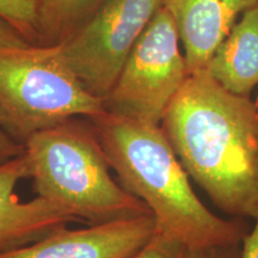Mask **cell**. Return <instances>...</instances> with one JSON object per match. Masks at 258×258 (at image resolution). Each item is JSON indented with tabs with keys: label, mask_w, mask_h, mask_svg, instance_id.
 Wrapping results in <instances>:
<instances>
[{
	"label": "cell",
	"mask_w": 258,
	"mask_h": 258,
	"mask_svg": "<svg viewBox=\"0 0 258 258\" xmlns=\"http://www.w3.org/2000/svg\"><path fill=\"white\" fill-rule=\"evenodd\" d=\"M163 0H104L59 42L85 89L104 101Z\"/></svg>",
	"instance_id": "6"
},
{
	"label": "cell",
	"mask_w": 258,
	"mask_h": 258,
	"mask_svg": "<svg viewBox=\"0 0 258 258\" xmlns=\"http://www.w3.org/2000/svg\"><path fill=\"white\" fill-rule=\"evenodd\" d=\"M89 120L120 184L153 213L156 231L189 249L243 243L249 222L226 220L200 201L160 124L108 111Z\"/></svg>",
	"instance_id": "2"
},
{
	"label": "cell",
	"mask_w": 258,
	"mask_h": 258,
	"mask_svg": "<svg viewBox=\"0 0 258 258\" xmlns=\"http://www.w3.org/2000/svg\"><path fill=\"white\" fill-rule=\"evenodd\" d=\"M0 19L28 41L38 38L36 0H0Z\"/></svg>",
	"instance_id": "12"
},
{
	"label": "cell",
	"mask_w": 258,
	"mask_h": 258,
	"mask_svg": "<svg viewBox=\"0 0 258 258\" xmlns=\"http://www.w3.org/2000/svg\"><path fill=\"white\" fill-rule=\"evenodd\" d=\"M256 224L241 243V258H258V213L254 217Z\"/></svg>",
	"instance_id": "17"
},
{
	"label": "cell",
	"mask_w": 258,
	"mask_h": 258,
	"mask_svg": "<svg viewBox=\"0 0 258 258\" xmlns=\"http://www.w3.org/2000/svg\"><path fill=\"white\" fill-rule=\"evenodd\" d=\"M186 258H241V244L213 245L189 249Z\"/></svg>",
	"instance_id": "15"
},
{
	"label": "cell",
	"mask_w": 258,
	"mask_h": 258,
	"mask_svg": "<svg viewBox=\"0 0 258 258\" xmlns=\"http://www.w3.org/2000/svg\"><path fill=\"white\" fill-rule=\"evenodd\" d=\"M206 70L222 88L249 97L258 85V5L244 12Z\"/></svg>",
	"instance_id": "10"
},
{
	"label": "cell",
	"mask_w": 258,
	"mask_h": 258,
	"mask_svg": "<svg viewBox=\"0 0 258 258\" xmlns=\"http://www.w3.org/2000/svg\"><path fill=\"white\" fill-rule=\"evenodd\" d=\"M24 151V144L19 143L9 133L0 114V165L21 157Z\"/></svg>",
	"instance_id": "14"
},
{
	"label": "cell",
	"mask_w": 258,
	"mask_h": 258,
	"mask_svg": "<svg viewBox=\"0 0 258 258\" xmlns=\"http://www.w3.org/2000/svg\"><path fill=\"white\" fill-rule=\"evenodd\" d=\"M160 127L188 176L232 218L258 213V105L207 70L190 74Z\"/></svg>",
	"instance_id": "1"
},
{
	"label": "cell",
	"mask_w": 258,
	"mask_h": 258,
	"mask_svg": "<svg viewBox=\"0 0 258 258\" xmlns=\"http://www.w3.org/2000/svg\"><path fill=\"white\" fill-rule=\"evenodd\" d=\"M189 247L182 241L154 231L150 240L129 258H186Z\"/></svg>",
	"instance_id": "13"
},
{
	"label": "cell",
	"mask_w": 258,
	"mask_h": 258,
	"mask_svg": "<svg viewBox=\"0 0 258 258\" xmlns=\"http://www.w3.org/2000/svg\"><path fill=\"white\" fill-rule=\"evenodd\" d=\"M258 0H163L175 21L189 76L207 69L240 14Z\"/></svg>",
	"instance_id": "8"
},
{
	"label": "cell",
	"mask_w": 258,
	"mask_h": 258,
	"mask_svg": "<svg viewBox=\"0 0 258 258\" xmlns=\"http://www.w3.org/2000/svg\"><path fill=\"white\" fill-rule=\"evenodd\" d=\"M28 177L25 153L0 165V252L32 243L56 228L80 221L70 211L40 196L22 202L16 186Z\"/></svg>",
	"instance_id": "9"
},
{
	"label": "cell",
	"mask_w": 258,
	"mask_h": 258,
	"mask_svg": "<svg viewBox=\"0 0 258 258\" xmlns=\"http://www.w3.org/2000/svg\"><path fill=\"white\" fill-rule=\"evenodd\" d=\"M175 21L161 6L129 54L105 110L160 124L167 106L189 78Z\"/></svg>",
	"instance_id": "5"
},
{
	"label": "cell",
	"mask_w": 258,
	"mask_h": 258,
	"mask_svg": "<svg viewBox=\"0 0 258 258\" xmlns=\"http://www.w3.org/2000/svg\"><path fill=\"white\" fill-rule=\"evenodd\" d=\"M30 44L27 38L19 32L0 19V48H21Z\"/></svg>",
	"instance_id": "16"
},
{
	"label": "cell",
	"mask_w": 258,
	"mask_h": 258,
	"mask_svg": "<svg viewBox=\"0 0 258 258\" xmlns=\"http://www.w3.org/2000/svg\"><path fill=\"white\" fill-rule=\"evenodd\" d=\"M105 111L104 101L71 69L60 43L0 48V114L22 144L44 129Z\"/></svg>",
	"instance_id": "4"
},
{
	"label": "cell",
	"mask_w": 258,
	"mask_h": 258,
	"mask_svg": "<svg viewBox=\"0 0 258 258\" xmlns=\"http://www.w3.org/2000/svg\"><path fill=\"white\" fill-rule=\"evenodd\" d=\"M24 147L36 196L67 209L80 221L101 225L152 213L112 178L92 123L73 118L32 134Z\"/></svg>",
	"instance_id": "3"
},
{
	"label": "cell",
	"mask_w": 258,
	"mask_h": 258,
	"mask_svg": "<svg viewBox=\"0 0 258 258\" xmlns=\"http://www.w3.org/2000/svg\"><path fill=\"white\" fill-rule=\"evenodd\" d=\"M154 231L152 213L78 230L63 226L32 243L3 251L0 258H129L150 240Z\"/></svg>",
	"instance_id": "7"
},
{
	"label": "cell",
	"mask_w": 258,
	"mask_h": 258,
	"mask_svg": "<svg viewBox=\"0 0 258 258\" xmlns=\"http://www.w3.org/2000/svg\"><path fill=\"white\" fill-rule=\"evenodd\" d=\"M104 0H36L38 40L55 44L88 19Z\"/></svg>",
	"instance_id": "11"
}]
</instances>
